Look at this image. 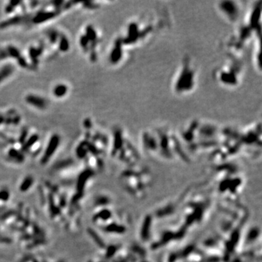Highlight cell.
<instances>
[{
  "instance_id": "cell-1",
  "label": "cell",
  "mask_w": 262,
  "mask_h": 262,
  "mask_svg": "<svg viewBox=\"0 0 262 262\" xmlns=\"http://www.w3.org/2000/svg\"><path fill=\"white\" fill-rule=\"evenodd\" d=\"M141 144L146 153L167 160L179 159L189 162L190 157L178 134L166 127L147 128L141 134Z\"/></svg>"
},
{
  "instance_id": "cell-2",
  "label": "cell",
  "mask_w": 262,
  "mask_h": 262,
  "mask_svg": "<svg viewBox=\"0 0 262 262\" xmlns=\"http://www.w3.org/2000/svg\"><path fill=\"white\" fill-rule=\"evenodd\" d=\"M261 1L254 2L225 42L224 45L229 56L241 58L246 48L251 47L257 37H261Z\"/></svg>"
},
{
  "instance_id": "cell-3",
  "label": "cell",
  "mask_w": 262,
  "mask_h": 262,
  "mask_svg": "<svg viewBox=\"0 0 262 262\" xmlns=\"http://www.w3.org/2000/svg\"><path fill=\"white\" fill-rule=\"evenodd\" d=\"M220 131L213 122L195 119L183 125L177 134L186 151L198 153L216 148Z\"/></svg>"
},
{
  "instance_id": "cell-4",
  "label": "cell",
  "mask_w": 262,
  "mask_h": 262,
  "mask_svg": "<svg viewBox=\"0 0 262 262\" xmlns=\"http://www.w3.org/2000/svg\"><path fill=\"white\" fill-rule=\"evenodd\" d=\"M158 21L149 16H142L130 20L123 35L119 37L130 50L139 47L149 41L159 29Z\"/></svg>"
},
{
  "instance_id": "cell-5",
  "label": "cell",
  "mask_w": 262,
  "mask_h": 262,
  "mask_svg": "<svg viewBox=\"0 0 262 262\" xmlns=\"http://www.w3.org/2000/svg\"><path fill=\"white\" fill-rule=\"evenodd\" d=\"M198 71L190 55L183 58L175 72L171 83L173 93L179 96H185L195 91L197 86Z\"/></svg>"
},
{
  "instance_id": "cell-6",
  "label": "cell",
  "mask_w": 262,
  "mask_h": 262,
  "mask_svg": "<svg viewBox=\"0 0 262 262\" xmlns=\"http://www.w3.org/2000/svg\"><path fill=\"white\" fill-rule=\"evenodd\" d=\"M244 65L242 58L229 56L213 71V79L223 88H238L243 81Z\"/></svg>"
},
{
  "instance_id": "cell-7",
  "label": "cell",
  "mask_w": 262,
  "mask_h": 262,
  "mask_svg": "<svg viewBox=\"0 0 262 262\" xmlns=\"http://www.w3.org/2000/svg\"><path fill=\"white\" fill-rule=\"evenodd\" d=\"M111 153L119 160L128 164V167L137 165L140 154L135 146L129 135L119 127H116L113 131V144Z\"/></svg>"
},
{
  "instance_id": "cell-8",
  "label": "cell",
  "mask_w": 262,
  "mask_h": 262,
  "mask_svg": "<svg viewBox=\"0 0 262 262\" xmlns=\"http://www.w3.org/2000/svg\"><path fill=\"white\" fill-rule=\"evenodd\" d=\"M121 179L125 182L126 190L139 198L144 197L146 195L148 188L151 184V177L146 167L138 165L129 167L121 175Z\"/></svg>"
},
{
  "instance_id": "cell-9",
  "label": "cell",
  "mask_w": 262,
  "mask_h": 262,
  "mask_svg": "<svg viewBox=\"0 0 262 262\" xmlns=\"http://www.w3.org/2000/svg\"><path fill=\"white\" fill-rule=\"evenodd\" d=\"M217 10L225 21L230 24H235L242 16L243 7L238 1L224 0L217 4Z\"/></svg>"
},
{
  "instance_id": "cell-10",
  "label": "cell",
  "mask_w": 262,
  "mask_h": 262,
  "mask_svg": "<svg viewBox=\"0 0 262 262\" xmlns=\"http://www.w3.org/2000/svg\"><path fill=\"white\" fill-rule=\"evenodd\" d=\"M130 52H131V50L126 46L124 45L118 37L114 41L112 49L109 53L108 59H109L110 63L114 65L119 64V63L125 60L126 56L129 58Z\"/></svg>"
},
{
  "instance_id": "cell-11",
  "label": "cell",
  "mask_w": 262,
  "mask_h": 262,
  "mask_svg": "<svg viewBox=\"0 0 262 262\" xmlns=\"http://www.w3.org/2000/svg\"><path fill=\"white\" fill-rule=\"evenodd\" d=\"M153 221H154V216L151 213L146 215L142 221L140 230H139V236H140V240L143 243H146L151 238Z\"/></svg>"
},
{
  "instance_id": "cell-12",
  "label": "cell",
  "mask_w": 262,
  "mask_h": 262,
  "mask_svg": "<svg viewBox=\"0 0 262 262\" xmlns=\"http://www.w3.org/2000/svg\"><path fill=\"white\" fill-rule=\"evenodd\" d=\"M261 37H257L254 42H253L251 47H252V58L253 63L255 66L256 70L258 72H261Z\"/></svg>"
},
{
  "instance_id": "cell-13",
  "label": "cell",
  "mask_w": 262,
  "mask_h": 262,
  "mask_svg": "<svg viewBox=\"0 0 262 262\" xmlns=\"http://www.w3.org/2000/svg\"><path fill=\"white\" fill-rule=\"evenodd\" d=\"M60 142V138L59 136H58L57 134L53 135V136L51 137L50 140L49 144H48L47 148L46 149L45 153L44 156L42 158V162H46L48 159L50 158V156L54 154L55 151L56 150L57 147H58V144Z\"/></svg>"
},
{
  "instance_id": "cell-14",
  "label": "cell",
  "mask_w": 262,
  "mask_h": 262,
  "mask_svg": "<svg viewBox=\"0 0 262 262\" xmlns=\"http://www.w3.org/2000/svg\"><path fill=\"white\" fill-rule=\"evenodd\" d=\"M261 237V230L258 226H253L251 229H249L247 232L246 236L245 238V247L251 246L253 243H256L257 240L260 238Z\"/></svg>"
},
{
  "instance_id": "cell-15",
  "label": "cell",
  "mask_w": 262,
  "mask_h": 262,
  "mask_svg": "<svg viewBox=\"0 0 262 262\" xmlns=\"http://www.w3.org/2000/svg\"><path fill=\"white\" fill-rule=\"evenodd\" d=\"M26 100L28 103L38 108H45L47 106V102L43 98L34 95H29L26 96Z\"/></svg>"
},
{
  "instance_id": "cell-16",
  "label": "cell",
  "mask_w": 262,
  "mask_h": 262,
  "mask_svg": "<svg viewBox=\"0 0 262 262\" xmlns=\"http://www.w3.org/2000/svg\"><path fill=\"white\" fill-rule=\"evenodd\" d=\"M57 13L55 12L49 11V12H40L34 18L33 22L34 24H40L45 21H49L50 19L53 18Z\"/></svg>"
},
{
  "instance_id": "cell-17",
  "label": "cell",
  "mask_w": 262,
  "mask_h": 262,
  "mask_svg": "<svg viewBox=\"0 0 262 262\" xmlns=\"http://www.w3.org/2000/svg\"><path fill=\"white\" fill-rule=\"evenodd\" d=\"M85 36L88 37V39H89V41L90 42L91 44H93V43H98L99 39L98 38L97 32L95 30L93 27L92 26H88L86 28V34Z\"/></svg>"
},
{
  "instance_id": "cell-18",
  "label": "cell",
  "mask_w": 262,
  "mask_h": 262,
  "mask_svg": "<svg viewBox=\"0 0 262 262\" xmlns=\"http://www.w3.org/2000/svg\"><path fill=\"white\" fill-rule=\"evenodd\" d=\"M21 19H22V18H21V16L13 17V18L7 20V21H4V22L1 23V24H0V28H1V29H3V28L7 27V26H13V25H15V24H18L21 21Z\"/></svg>"
},
{
  "instance_id": "cell-19",
  "label": "cell",
  "mask_w": 262,
  "mask_h": 262,
  "mask_svg": "<svg viewBox=\"0 0 262 262\" xmlns=\"http://www.w3.org/2000/svg\"><path fill=\"white\" fill-rule=\"evenodd\" d=\"M13 72V67L10 65L8 66H5L2 68V69L0 70V83L1 81H2L3 80H4L5 78L8 77L10 74H12Z\"/></svg>"
},
{
  "instance_id": "cell-20",
  "label": "cell",
  "mask_w": 262,
  "mask_h": 262,
  "mask_svg": "<svg viewBox=\"0 0 262 262\" xmlns=\"http://www.w3.org/2000/svg\"><path fill=\"white\" fill-rule=\"evenodd\" d=\"M67 87L66 85H63V84H60V85H57L55 86V88H54L53 93L54 95L56 97H62V96L66 95V92H67Z\"/></svg>"
},
{
  "instance_id": "cell-21",
  "label": "cell",
  "mask_w": 262,
  "mask_h": 262,
  "mask_svg": "<svg viewBox=\"0 0 262 262\" xmlns=\"http://www.w3.org/2000/svg\"><path fill=\"white\" fill-rule=\"evenodd\" d=\"M38 139H39L38 135L34 134L33 135V136H32L30 138H29V140L26 142V144H24L23 149H24V150L29 149L31 146H32V145H34V144L36 143L37 141H38Z\"/></svg>"
},
{
  "instance_id": "cell-22",
  "label": "cell",
  "mask_w": 262,
  "mask_h": 262,
  "mask_svg": "<svg viewBox=\"0 0 262 262\" xmlns=\"http://www.w3.org/2000/svg\"><path fill=\"white\" fill-rule=\"evenodd\" d=\"M59 48L61 51L66 52L69 49V42L68 39L65 36H62L60 39Z\"/></svg>"
},
{
  "instance_id": "cell-23",
  "label": "cell",
  "mask_w": 262,
  "mask_h": 262,
  "mask_svg": "<svg viewBox=\"0 0 262 262\" xmlns=\"http://www.w3.org/2000/svg\"><path fill=\"white\" fill-rule=\"evenodd\" d=\"M42 50L41 49H36V48L31 47L30 50H29V55L30 57L32 58V60L34 62H35V63H37V57L41 54Z\"/></svg>"
},
{
  "instance_id": "cell-24",
  "label": "cell",
  "mask_w": 262,
  "mask_h": 262,
  "mask_svg": "<svg viewBox=\"0 0 262 262\" xmlns=\"http://www.w3.org/2000/svg\"><path fill=\"white\" fill-rule=\"evenodd\" d=\"M7 53L10 54V56L17 58V59H18L21 57L20 51L16 47H13V46H9L7 47Z\"/></svg>"
},
{
  "instance_id": "cell-25",
  "label": "cell",
  "mask_w": 262,
  "mask_h": 262,
  "mask_svg": "<svg viewBox=\"0 0 262 262\" xmlns=\"http://www.w3.org/2000/svg\"><path fill=\"white\" fill-rule=\"evenodd\" d=\"M20 3H21V1H10V4H9L7 6V7L5 8L6 12H8V13L11 12L12 10L15 8V7H16L17 5H18Z\"/></svg>"
},
{
  "instance_id": "cell-26",
  "label": "cell",
  "mask_w": 262,
  "mask_h": 262,
  "mask_svg": "<svg viewBox=\"0 0 262 262\" xmlns=\"http://www.w3.org/2000/svg\"><path fill=\"white\" fill-rule=\"evenodd\" d=\"M89 43H90L89 39H88V37L85 36V35L81 37V38H80V45H81V46L84 48V49L85 50L88 49Z\"/></svg>"
},
{
  "instance_id": "cell-27",
  "label": "cell",
  "mask_w": 262,
  "mask_h": 262,
  "mask_svg": "<svg viewBox=\"0 0 262 262\" xmlns=\"http://www.w3.org/2000/svg\"><path fill=\"white\" fill-rule=\"evenodd\" d=\"M84 7H87L88 9H97L99 7L98 4H95V2L93 1H87V2H83Z\"/></svg>"
},
{
  "instance_id": "cell-28",
  "label": "cell",
  "mask_w": 262,
  "mask_h": 262,
  "mask_svg": "<svg viewBox=\"0 0 262 262\" xmlns=\"http://www.w3.org/2000/svg\"><path fill=\"white\" fill-rule=\"evenodd\" d=\"M9 154H10V156H12L13 158H16V159H22V157H21V154L18 152V151L14 149H12L10 150V151H9Z\"/></svg>"
},
{
  "instance_id": "cell-29",
  "label": "cell",
  "mask_w": 262,
  "mask_h": 262,
  "mask_svg": "<svg viewBox=\"0 0 262 262\" xmlns=\"http://www.w3.org/2000/svg\"><path fill=\"white\" fill-rule=\"evenodd\" d=\"M49 37L50 39L51 42L55 43L57 39V37H58V35H57L56 32H54V31H52V32H50V33L49 34Z\"/></svg>"
},
{
  "instance_id": "cell-30",
  "label": "cell",
  "mask_w": 262,
  "mask_h": 262,
  "mask_svg": "<svg viewBox=\"0 0 262 262\" xmlns=\"http://www.w3.org/2000/svg\"><path fill=\"white\" fill-rule=\"evenodd\" d=\"M18 63H19V64H20V66H22V67H26V66H28V64H27V62H26V60L24 59V58H23L22 57H20L19 58H18Z\"/></svg>"
},
{
  "instance_id": "cell-31",
  "label": "cell",
  "mask_w": 262,
  "mask_h": 262,
  "mask_svg": "<svg viewBox=\"0 0 262 262\" xmlns=\"http://www.w3.org/2000/svg\"><path fill=\"white\" fill-rule=\"evenodd\" d=\"M84 126L87 128V129H90V128L92 127V122L89 119H86L84 122Z\"/></svg>"
},
{
  "instance_id": "cell-32",
  "label": "cell",
  "mask_w": 262,
  "mask_h": 262,
  "mask_svg": "<svg viewBox=\"0 0 262 262\" xmlns=\"http://www.w3.org/2000/svg\"><path fill=\"white\" fill-rule=\"evenodd\" d=\"M26 134H27V132H26V131H24L22 133V135H21V138H20V142H21V143H24V142L25 138H26Z\"/></svg>"
},
{
  "instance_id": "cell-33",
  "label": "cell",
  "mask_w": 262,
  "mask_h": 262,
  "mask_svg": "<svg viewBox=\"0 0 262 262\" xmlns=\"http://www.w3.org/2000/svg\"><path fill=\"white\" fill-rule=\"evenodd\" d=\"M4 117H2L1 116H0V125H1V124L3 123V122H4Z\"/></svg>"
}]
</instances>
